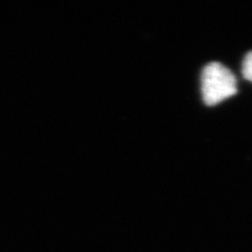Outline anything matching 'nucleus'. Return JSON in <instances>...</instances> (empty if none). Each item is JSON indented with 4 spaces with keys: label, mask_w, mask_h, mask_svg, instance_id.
I'll return each mask as SVG.
<instances>
[{
    "label": "nucleus",
    "mask_w": 252,
    "mask_h": 252,
    "mask_svg": "<svg viewBox=\"0 0 252 252\" xmlns=\"http://www.w3.org/2000/svg\"><path fill=\"white\" fill-rule=\"evenodd\" d=\"M201 90L204 103L215 106L238 93L236 78L220 62H210L202 70Z\"/></svg>",
    "instance_id": "f257e3e1"
},
{
    "label": "nucleus",
    "mask_w": 252,
    "mask_h": 252,
    "mask_svg": "<svg viewBox=\"0 0 252 252\" xmlns=\"http://www.w3.org/2000/svg\"><path fill=\"white\" fill-rule=\"evenodd\" d=\"M242 74L246 80L252 82V51L247 53L245 58L243 60Z\"/></svg>",
    "instance_id": "f03ea898"
}]
</instances>
